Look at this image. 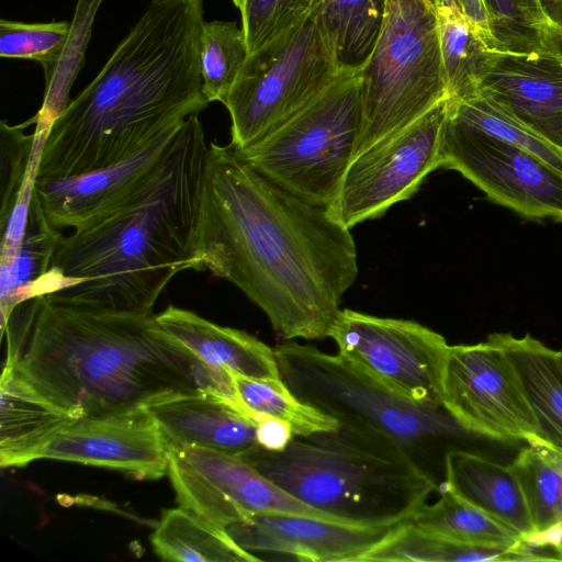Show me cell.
I'll use <instances>...</instances> for the list:
<instances>
[{
	"mask_svg": "<svg viewBox=\"0 0 562 562\" xmlns=\"http://www.w3.org/2000/svg\"><path fill=\"white\" fill-rule=\"evenodd\" d=\"M203 270L227 280L284 340L327 337L358 276L350 229L249 166L231 145L209 144L199 223Z\"/></svg>",
	"mask_w": 562,
	"mask_h": 562,
	"instance_id": "1",
	"label": "cell"
},
{
	"mask_svg": "<svg viewBox=\"0 0 562 562\" xmlns=\"http://www.w3.org/2000/svg\"><path fill=\"white\" fill-rule=\"evenodd\" d=\"M4 335V366L74 418L123 416L190 395L236 401L229 372L203 362L153 312H112L42 294L12 311Z\"/></svg>",
	"mask_w": 562,
	"mask_h": 562,
	"instance_id": "2",
	"label": "cell"
},
{
	"mask_svg": "<svg viewBox=\"0 0 562 562\" xmlns=\"http://www.w3.org/2000/svg\"><path fill=\"white\" fill-rule=\"evenodd\" d=\"M203 0H150L95 78L55 119L37 178L117 164L210 103L200 72Z\"/></svg>",
	"mask_w": 562,
	"mask_h": 562,
	"instance_id": "3",
	"label": "cell"
},
{
	"mask_svg": "<svg viewBox=\"0 0 562 562\" xmlns=\"http://www.w3.org/2000/svg\"><path fill=\"white\" fill-rule=\"evenodd\" d=\"M207 150L199 114L190 115L128 201L63 236L34 296L146 313L176 274L203 270L198 239Z\"/></svg>",
	"mask_w": 562,
	"mask_h": 562,
	"instance_id": "4",
	"label": "cell"
},
{
	"mask_svg": "<svg viewBox=\"0 0 562 562\" xmlns=\"http://www.w3.org/2000/svg\"><path fill=\"white\" fill-rule=\"evenodd\" d=\"M302 503L337 521L391 526L438 491L435 477L398 446L340 426L294 436L285 450L240 457Z\"/></svg>",
	"mask_w": 562,
	"mask_h": 562,
	"instance_id": "5",
	"label": "cell"
},
{
	"mask_svg": "<svg viewBox=\"0 0 562 562\" xmlns=\"http://www.w3.org/2000/svg\"><path fill=\"white\" fill-rule=\"evenodd\" d=\"M274 352L281 379L303 402L342 427L398 446L425 470L422 453L430 442L467 432L445 408L405 400L339 353L296 340Z\"/></svg>",
	"mask_w": 562,
	"mask_h": 562,
	"instance_id": "6",
	"label": "cell"
},
{
	"mask_svg": "<svg viewBox=\"0 0 562 562\" xmlns=\"http://www.w3.org/2000/svg\"><path fill=\"white\" fill-rule=\"evenodd\" d=\"M361 68L346 69L238 155L295 195L329 209L361 136Z\"/></svg>",
	"mask_w": 562,
	"mask_h": 562,
	"instance_id": "7",
	"label": "cell"
},
{
	"mask_svg": "<svg viewBox=\"0 0 562 562\" xmlns=\"http://www.w3.org/2000/svg\"><path fill=\"white\" fill-rule=\"evenodd\" d=\"M361 77L356 156L449 97L436 7L429 0H384L380 33Z\"/></svg>",
	"mask_w": 562,
	"mask_h": 562,
	"instance_id": "8",
	"label": "cell"
},
{
	"mask_svg": "<svg viewBox=\"0 0 562 562\" xmlns=\"http://www.w3.org/2000/svg\"><path fill=\"white\" fill-rule=\"evenodd\" d=\"M345 70L312 15L248 55L223 103L232 121L229 145L239 150L260 139Z\"/></svg>",
	"mask_w": 562,
	"mask_h": 562,
	"instance_id": "9",
	"label": "cell"
},
{
	"mask_svg": "<svg viewBox=\"0 0 562 562\" xmlns=\"http://www.w3.org/2000/svg\"><path fill=\"white\" fill-rule=\"evenodd\" d=\"M327 337L346 360L417 405L442 407V379L450 345L408 319L340 310Z\"/></svg>",
	"mask_w": 562,
	"mask_h": 562,
	"instance_id": "10",
	"label": "cell"
},
{
	"mask_svg": "<svg viewBox=\"0 0 562 562\" xmlns=\"http://www.w3.org/2000/svg\"><path fill=\"white\" fill-rule=\"evenodd\" d=\"M449 105L450 97L405 128L357 155L329 207L331 216L350 229L412 198L427 176L440 168Z\"/></svg>",
	"mask_w": 562,
	"mask_h": 562,
	"instance_id": "11",
	"label": "cell"
},
{
	"mask_svg": "<svg viewBox=\"0 0 562 562\" xmlns=\"http://www.w3.org/2000/svg\"><path fill=\"white\" fill-rule=\"evenodd\" d=\"M439 164L459 171L490 200L522 217L562 223V172L536 155L452 117L450 112Z\"/></svg>",
	"mask_w": 562,
	"mask_h": 562,
	"instance_id": "12",
	"label": "cell"
},
{
	"mask_svg": "<svg viewBox=\"0 0 562 562\" xmlns=\"http://www.w3.org/2000/svg\"><path fill=\"white\" fill-rule=\"evenodd\" d=\"M442 407L467 432L509 441H541L519 376L502 346H450L442 379Z\"/></svg>",
	"mask_w": 562,
	"mask_h": 562,
	"instance_id": "13",
	"label": "cell"
},
{
	"mask_svg": "<svg viewBox=\"0 0 562 562\" xmlns=\"http://www.w3.org/2000/svg\"><path fill=\"white\" fill-rule=\"evenodd\" d=\"M168 470L179 506L220 527L257 513L311 516L336 522L276 485L241 458L167 441Z\"/></svg>",
	"mask_w": 562,
	"mask_h": 562,
	"instance_id": "14",
	"label": "cell"
},
{
	"mask_svg": "<svg viewBox=\"0 0 562 562\" xmlns=\"http://www.w3.org/2000/svg\"><path fill=\"white\" fill-rule=\"evenodd\" d=\"M403 524V522H401ZM362 526L279 513H257L226 528L244 550L302 562H364L401 525Z\"/></svg>",
	"mask_w": 562,
	"mask_h": 562,
	"instance_id": "15",
	"label": "cell"
},
{
	"mask_svg": "<svg viewBox=\"0 0 562 562\" xmlns=\"http://www.w3.org/2000/svg\"><path fill=\"white\" fill-rule=\"evenodd\" d=\"M40 459L105 468L136 480H157L167 474L168 446L147 409L109 418H76L53 437Z\"/></svg>",
	"mask_w": 562,
	"mask_h": 562,
	"instance_id": "16",
	"label": "cell"
},
{
	"mask_svg": "<svg viewBox=\"0 0 562 562\" xmlns=\"http://www.w3.org/2000/svg\"><path fill=\"white\" fill-rule=\"evenodd\" d=\"M182 124L109 167L65 179L36 177L34 189L49 223L58 229H77L123 205L165 160Z\"/></svg>",
	"mask_w": 562,
	"mask_h": 562,
	"instance_id": "17",
	"label": "cell"
},
{
	"mask_svg": "<svg viewBox=\"0 0 562 562\" xmlns=\"http://www.w3.org/2000/svg\"><path fill=\"white\" fill-rule=\"evenodd\" d=\"M475 87L562 150V66L550 53L496 48Z\"/></svg>",
	"mask_w": 562,
	"mask_h": 562,
	"instance_id": "18",
	"label": "cell"
},
{
	"mask_svg": "<svg viewBox=\"0 0 562 562\" xmlns=\"http://www.w3.org/2000/svg\"><path fill=\"white\" fill-rule=\"evenodd\" d=\"M148 412L169 442L202 447L243 457L259 447L257 424L221 395L201 394L153 405Z\"/></svg>",
	"mask_w": 562,
	"mask_h": 562,
	"instance_id": "19",
	"label": "cell"
},
{
	"mask_svg": "<svg viewBox=\"0 0 562 562\" xmlns=\"http://www.w3.org/2000/svg\"><path fill=\"white\" fill-rule=\"evenodd\" d=\"M156 316L165 330L215 369L254 379L281 378L274 348L244 330L173 305Z\"/></svg>",
	"mask_w": 562,
	"mask_h": 562,
	"instance_id": "20",
	"label": "cell"
},
{
	"mask_svg": "<svg viewBox=\"0 0 562 562\" xmlns=\"http://www.w3.org/2000/svg\"><path fill=\"white\" fill-rule=\"evenodd\" d=\"M442 484L491 518L528 540L535 529L510 464L451 449L443 457Z\"/></svg>",
	"mask_w": 562,
	"mask_h": 562,
	"instance_id": "21",
	"label": "cell"
},
{
	"mask_svg": "<svg viewBox=\"0 0 562 562\" xmlns=\"http://www.w3.org/2000/svg\"><path fill=\"white\" fill-rule=\"evenodd\" d=\"M0 465L24 467L40 456L53 437L72 422L67 412L41 395L12 368L0 379Z\"/></svg>",
	"mask_w": 562,
	"mask_h": 562,
	"instance_id": "22",
	"label": "cell"
},
{
	"mask_svg": "<svg viewBox=\"0 0 562 562\" xmlns=\"http://www.w3.org/2000/svg\"><path fill=\"white\" fill-rule=\"evenodd\" d=\"M491 336L512 361L537 420L540 440L562 452V357L529 334Z\"/></svg>",
	"mask_w": 562,
	"mask_h": 562,
	"instance_id": "23",
	"label": "cell"
},
{
	"mask_svg": "<svg viewBox=\"0 0 562 562\" xmlns=\"http://www.w3.org/2000/svg\"><path fill=\"white\" fill-rule=\"evenodd\" d=\"M150 541L156 553L165 561H261L240 548L225 528L181 506L162 512Z\"/></svg>",
	"mask_w": 562,
	"mask_h": 562,
	"instance_id": "24",
	"label": "cell"
},
{
	"mask_svg": "<svg viewBox=\"0 0 562 562\" xmlns=\"http://www.w3.org/2000/svg\"><path fill=\"white\" fill-rule=\"evenodd\" d=\"M63 236L61 231L47 220L34 189L22 241L11 265L0 271L2 336L12 311L35 295L38 284L52 267Z\"/></svg>",
	"mask_w": 562,
	"mask_h": 562,
	"instance_id": "25",
	"label": "cell"
},
{
	"mask_svg": "<svg viewBox=\"0 0 562 562\" xmlns=\"http://www.w3.org/2000/svg\"><path fill=\"white\" fill-rule=\"evenodd\" d=\"M436 12L448 94L460 98L477 85L490 55L501 46L457 0H445Z\"/></svg>",
	"mask_w": 562,
	"mask_h": 562,
	"instance_id": "26",
	"label": "cell"
},
{
	"mask_svg": "<svg viewBox=\"0 0 562 562\" xmlns=\"http://www.w3.org/2000/svg\"><path fill=\"white\" fill-rule=\"evenodd\" d=\"M383 5L384 0H314L311 15L342 68L366 64L380 33Z\"/></svg>",
	"mask_w": 562,
	"mask_h": 562,
	"instance_id": "27",
	"label": "cell"
},
{
	"mask_svg": "<svg viewBox=\"0 0 562 562\" xmlns=\"http://www.w3.org/2000/svg\"><path fill=\"white\" fill-rule=\"evenodd\" d=\"M439 498L426 503L408 522L417 529L462 543L516 549L522 539L441 484Z\"/></svg>",
	"mask_w": 562,
	"mask_h": 562,
	"instance_id": "28",
	"label": "cell"
},
{
	"mask_svg": "<svg viewBox=\"0 0 562 562\" xmlns=\"http://www.w3.org/2000/svg\"><path fill=\"white\" fill-rule=\"evenodd\" d=\"M240 408L258 425L267 416L290 424L294 436L333 431L340 424L303 402L281 378L254 379L229 372Z\"/></svg>",
	"mask_w": 562,
	"mask_h": 562,
	"instance_id": "29",
	"label": "cell"
},
{
	"mask_svg": "<svg viewBox=\"0 0 562 562\" xmlns=\"http://www.w3.org/2000/svg\"><path fill=\"white\" fill-rule=\"evenodd\" d=\"M530 515L535 535L562 525V452L528 441L510 464Z\"/></svg>",
	"mask_w": 562,
	"mask_h": 562,
	"instance_id": "30",
	"label": "cell"
},
{
	"mask_svg": "<svg viewBox=\"0 0 562 562\" xmlns=\"http://www.w3.org/2000/svg\"><path fill=\"white\" fill-rule=\"evenodd\" d=\"M380 561H518V554L516 549L475 546L440 538L417 529L406 520L364 560Z\"/></svg>",
	"mask_w": 562,
	"mask_h": 562,
	"instance_id": "31",
	"label": "cell"
},
{
	"mask_svg": "<svg viewBox=\"0 0 562 562\" xmlns=\"http://www.w3.org/2000/svg\"><path fill=\"white\" fill-rule=\"evenodd\" d=\"M450 115L490 135L514 144L562 172V150L533 133L480 87L450 98Z\"/></svg>",
	"mask_w": 562,
	"mask_h": 562,
	"instance_id": "32",
	"label": "cell"
},
{
	"mask_svg": "<svg viewBox=\"0 0 562 562\" xmlns=\"http://www.w3.org/2000/svg\"><path fill=\"white\" fill-rule=\"evenodd\" d=\"M200 72L209 102H225L248 57L241 27L236 22H204L200 42Z\"/></svg>",
	"mask_w": 562,
	"mask_h": 562,
	"instance_id": "33",
	"label": "cell"
},
{
	"mask_svg": "<svg viewBox=\"0 0 562 562\" xmlns=\"http://www.w3.org/2000/svg\"><path fill=\"white\" fill-rule=\"evenodd\" d=\"M35 122L33 116L19 125L0 123V226L9 218L26 178L36 173L48 130L35 125L32 134H25V127Z\"/></svg>",
	"mask_w": 562,
	"mask_h": 562,
	"instance_id": "34",
	"label": "cell"
},
{
	"mask_svg": "<svg viewBox=\"0 0 562 562\" xmlns=\"http://www.w3.org/2000/svg\"><path fill=\"white\" fill-rule=\"evenodd\" d=\"M71 35L65 21L24 23L0 20V56L34 60L44 69L45 82L59 65Z\"/></svg>",
	"mask_w": 562,
	"mask_h": 562,
	"instance_id": "35",
	"label": "cell"
},
{
	"mask_svg": "<svg viewBox=\"0 0 562 562\" xmlns=\"http://www.w3.org/2000/svg\"><path fill=\"white\" fill-rule=\"evenodd\" d=\"M102 0H79L71 35L66 50L53 77L46 81L42 108L35 114L37 125L49 130L55 119L68 106L69 90L83 63V54L90 37L92 22Z\"/></svg>",
	"mask_w": 562,
	"mask_h": 562,
	"instance_id": "36",
	"label": "cell"
},
{
	"mask_svg": "<svg viewBox=\"0 0 562 562\" xmlns=\"http://www.w3.org/2000/svg\"><path fill=\"white\" fill-rule=\"evenodd\" d=\"M314 0H237L248 55L255 54L300 26Z\"/></svg>",
	"mask_w": 562,
	"mask_h": 562,
	"instance_id": "37",
	"label": "cell"
},
{
	"mask_svg": "<svg viewBox=\"0 0 562 562\" xmlns=\"http://www.w3.org/2000/svg\"><path fill=\"white\" fill-rule=\"evenodd\" d=\"M491 26L502 49L537 47L533 27L548 16L535 0H484Z\"/></svg>",
	"mask_w": 562,
	"mask_h": 562,
	"instance_id": "38",
	"label": "cell"
},
{
	"mask_svg": "<svg viewBox=\"0 0 562 562\" xmlns=\"http://www.w3.org/2000/svg\"><path fill=\"white\" fill-rule=\"evenodd\" d=\"M35 178L36 173L26 178L9 218L0 226V271L5 270L11 265L22 241L34 193Z\"/></svg>",
	"mask_w": 562,
	"mask_h": 562,
	"instance_id": "39",
	"label": "cell"
},
{
	"mask_svg": "<svg viewBox=\"0 0 562 562\" xmlns=\"http://www.w3.org/2000/svg\"><path fill=\"white\" fill-rule=\"evenodd\" d=\"M294 432L286 422L276 417L267 416L256 427V438L260 448L281 452L285 450Z\"/></svg>",
	"mask_w": 562,
	"mask_h": 562,
	"instance_id": "40",
	"label": "cell"
},
{
	"mask_svg": "<svg viewBox=\"0 0 562 562\" xmlns=\"http://www.w3.org/2000/svg\"><path fill=\"white\" fill-rule=\"evenodd\" d=\"M533 32L537 45L555 57L562 66V24L547 18L535 25Z\"/></svg>",
	"mask_w": 562,
	"mask_h": 562,
	"instance_id": "41",
	"label": "cell"
},
{
	"mask_svg": "<svg viewBox=\"0 0 562 562\" xmlns=\"http://www.w3.org/2000/svg\"><path fill=\"white\" fill-rule=\"evenodd\" d=\"M554 548L559 554L560 560H562V525L560 526L559 535H558Z\"/></svg>",
	"mask_w": 562,
	"mask_h": 562,
	"instance_id": "42",
	"label": "cell"
},
{
	"mask_svg": "<svg viewBox=\"0 0 562 562\" xmlns=\"http://www.w3.org/2000/svg\"><path fill=\"white\" fill-rule=\"evenodd\" d=\"M436 8L439 7L445 0H429Z\"/></svg>",
	"mask_w": 562,
	"mask_h": 562,
	"instance_id": "43",
	"label": "cell"
},
{
	"mask_svg": "<svg viewBox=\"0 0 562 562\" xmlns=\"http://www.w3.org/2000/svg\"><path fill=\"white\" fill-rule=\"evenodd\" d=\"M232 1H233V3H234V4H236V3H237V0H232Z\"/></svg>",
	"mask_w": 562,
	"mask_h": 562,
	"instance_id": "44",
	"label": "cell"
},
{
	"mask_svg": "<svg viewBox=\"0 0 562 562\" xmlns=\"http://www.w3.org/2000/svg\"><path fill=\"white\" fill-rule=\"evenodd\" d=\"M561 357H562V350H561Z\"/></svg>",
	"mask_w": 562,
	"mask_h": 562,
	"instance_id": "45",
	"label": "cell"
}]
</instances>
